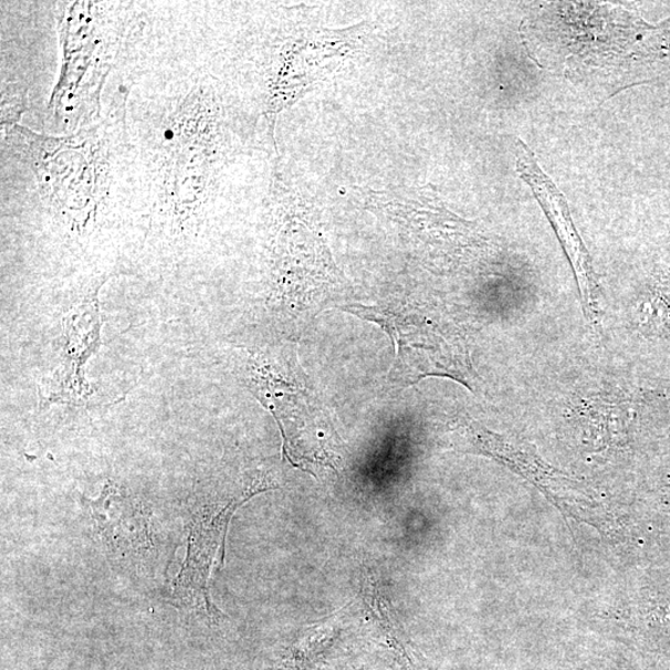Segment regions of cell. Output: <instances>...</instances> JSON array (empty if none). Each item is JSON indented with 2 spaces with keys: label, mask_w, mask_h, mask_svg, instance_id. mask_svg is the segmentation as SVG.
Listing matches in <instances>:
<instances>
[{
  "label": "cell",
  "mask_w": 670,
  "mask_h": 670,
  "mask_svg": "<svg viewBox=\"0 0 670 670\" xmlns=\"http://www.w3.org/2000/svg\"><path fill=\"white\" fill-rule=\"evenodd\" d=\"M362 320L378 324L394 345L390 375L395 383L412 385L430 377L462 381L465 352L454 329L410 303L344 308Z\"/></svg>",
  "instance_id": "cell-1"
},
{
  "label": "cell",
  "mask_w": 670,
  "mask_h": 670,
  "mask_svg": "<svg viewBox=\"0 0 670 670\" xmlns=\"http://www.w3.org/2000/svg\"><path fill=\"white\" fill-rule=\"evenodd\" d=\"M523 159H520V167L523 168L524 177L531 182V186L536 189L544 209L549 214L558 238L562 239L576 270L578 287H580L583 300L586 307L587 318L590 321L597 320V294L596 281L593 278L590 263L586 255V250L583 247L580 238L573 227L570 216H568L566 202L561 192L552 186L549 179L543 176V172L534 165V159L531 151L525 147L523 149Z\"/></svg>",
  "instance_id": "cell-2"
}]
</instances>
